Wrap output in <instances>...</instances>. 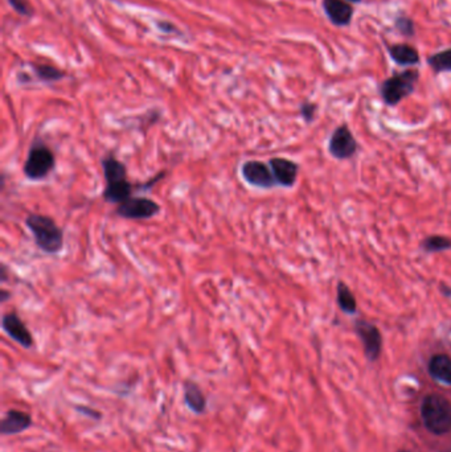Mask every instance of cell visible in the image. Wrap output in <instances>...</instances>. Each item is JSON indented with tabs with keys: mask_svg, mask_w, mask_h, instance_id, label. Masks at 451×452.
<instances>
[{
	"mask_svg": "<svg viewBox=\"0 0 451 452\" xmlns=\"http://www.w3.org/2000/svg\"><path fill=\"white\" fill-rule=\"evenodd\" d=\"M25 226L32 233L37 247L49 256L59 254L64 247V231L52 217L31 213L25 219Z\"/></svg>",
	"mask_w": 451,
	"mask_h": 452,
	"instance_id": "1",
	"label": "cell"
},
{
	"mask_svg": "<svg viewBox=\"0 0 451 452\" xmlns=\"http://www.w3.org/2000/svg\"><path fill=\"white\" fill-rule=\"evenodd\" d=\"M56 168V155L52 148L43 140L36 138L28 150V155L23 166L25 177L32 182H40L48 177L50 172Z\"/></svg>",
	"mask_w": 451,
	"mask_h": 452,
	"instance_id": "2",
	"label": "cell"
},
{
	"mask_svg": "<svg viewBox=\"0 0 451 452\" xmlns=\"http://www.w3.org/2000/svg\"><path fill=\"white\" fill-rule=\"evenodd\" d=\"M421 411L429 431L436 435H443L450 431L451 404L445 397L438 394L427 395L422 402Z\"/></svg>",
	"mask_w": 451,
	"mask_h": 452,
	"instance_id": "3",
	"label": "cell"
},
{
	"mask_svg": "<svg viewBox=\"0 0 451 452\" xmlns=\"http://www.w3.org/2000/svg\"><path fill=\"white\" fill-rule=\"evenodd\" d=\"M420 73L415 69H406L394 73L380 86V94L388 106H396L415 92Z\"/></svg>",
	"mask_w": 451,
	"mask_h": 452,
	"instance_id": "4",
	"label": "cell"
},
{
	"mask_svg": "<svg viewBox=\"0 0 451 452\" xmlns=\"http://www.w3.org/2000/svg\"><path fill=\"white\" fill-rule=\"evenodd\" d=\"M159 212L158 203L145 196H131L115 209V214L126 220H150Z\"/></svg>",
	"mask_w": 451,
	"mask_h": 452,
	"instance_id": "5",
	"label": "cell"
},
{
	"mask_svg": "<svg viewBox=\"0 0 451 452\" xmlns=\"http://www.w3.org/2000/svg\"><path fill=\"white\" fill-rule=\"evenodd\" d=\"M241 175L246 183L261 189H270L278 185L270 166L261 160H248L241 167Z\"/></svg>",
	"mask_w": 451,
	"mask_h": 452,
	"instance_id": "6",
	"label": "cell"
},
{
	"mask_svg": "<svg viewBox=\"0 0 451 452\" xmlns=\"http://www.w3.org/2000/svg\"><path fill=\"white\" fill-rule=\"evenodd\" d=\"M329 154L338 160L351 159L357 151V142L347 124L339 126L329 138Z\"/></svg>",
	"mask_w": 451,
	"mask_h": 452,
	"instance_id": "7",
	"label": "cell"
},
{
	"mask_svg": "<svg viewBox=\"0 0 451 452\" xmlns=\"http://www.w3.org/2000/svg\"><path fill=\"white\" fill-rule=\"evenodd\" d=\"M355 330L363 342L364 353L369 361H376L382 348V336L378 327L366 320H357Z\"/></svg>",
	"mask_w": 451,
	"mask_h": 452,
	"instance_id": "8",
	"label": "cell"
},
{
	"mask_svg": "<svg viewBox=\"0 0 451 452\" xmlns=\"http://www.w3.org/2000/svg\"><path fill=\"white\" fill-rule=\"evenodd\" d=\"M1 328L13 339V342H17L23 348H32L34 345V336L25 326L24 321L16 312H7L1 318Z\"/></svg>",
	"mask_w": 451,
	"mask_h": 452,
	"instance_id": "9",
	"label": "cell"
},
{
	"mask_svg": "<svg viewBox=\"0 0 451 452\" xmlns=\"http://www.w3.org/2000/svg\"><path fill=\"white\" fill-rule=\"evenodd\" d=\"M269 166L275 177V182L280 187L292 188L296 183L299 166L293 160L286 158H273L269 161Z\"/></svg>",
	"mask_w": 451,
	"mask_h": 452,
	"instance_id": "10",
	"label": "cell"
},
{
	"mask_svg": "<svg viewBox=\"0 0 451 452\" xmlns=\"http://www.w3.org/2000/svg\"><path fill=\"white\" fill-rule=\"evenodd\" d=\"M136 188L138 187H135L127 176L120 177L111 182H106V187L102 192V198L109 204L120 205L133 196V192Z\"/></svg>",
	"mask_w": 451,
	"mask_h": 452,
	"instance_id": "11",
	"label": "cell"
},
{
	"mask_svg": "<svg viewBox=\"0 0 451 452\" xmlns=\"http://www.w3.org/2000/svg\"><path fill=\"white\" fill-rule=\"evenodd\" d=\"M323 10L329 22L336 27L350 24L354 17V7L345 0H323Z\"/></svg>",
	"mask_w": 451,
	"mask_h": 452,
	"instance_id": "12",
	"label": "cell"
},
{
	"mask_svg": "<svg viewBox=\"0 0 451 452\" xmlns=\"http://www.w3.org/2000/svg\"><path fill=\"white\" fill-rule=\"evenodd\" d=\"M32 425V419L28 414L19 410H10L7 413V416L1 422V434L3 435H13L23 432L27 428Z\"/></svg>",
	"mask_w": 451,
	"mask_h": 452,
	"instance_id": "13",
	"label": "cell"
},
{
	"mask_svg": "<svg viewBox=\"0 0 451 452\" xmlns=\"http://www.w3.org/2000/svg\"><path fill=\"white\" fill-rule=\"evenodd\" d=\"M390 59L401 66H415L420 64L417 49L409 44H394L388 47Z\"/></svg>",
	"mask_w": 451,
	"mask_h": 452,
	"instance_id": "14",
	"label": "cell"
},
{
	"mask_svg": "<svg viewBox=\"0 0 451 452\" xmlns=\"http://www.w3.org/2000/svg\"><path fill=\"white\" fill-rule=\"evenodd\" d=\"M429 373L439 382L451 385V357L448 355L433 356L429 361Z\"/></svg>",
	"mask_w": 451,
	"mask_h": 452,
	"instance_id": "15",
	"label": "cell"
},
{
	"mask_svg": "<svg viewBox=\"0 0 451 452\" xmlns=\"http://www.w3.org/2000/svg\"><path fill=\"white\" fill-rule=\"evenodd\" d=\"M184 400H185L187 406L196 414L204 413V410L207 407V400H206L203 391L194 382H187L185 384V386H184Z\"/></svg>",
	"mask_w": 451,
	"mask_h": 452,
	"instance_id": "16",
	"label": "cell"
},
{
	"mask_svg": "<svg viewBox=\"0 0 451 452\" xmlns=\"http://www.w3.org/2000/svg\"><path fill=\"white\" fill-rule=\"evenodd\" d=\"M336 299H338V306L344 314L354 315L355 312L357 311L356 298H355L352 291L350 290V287L344 282H339V284H338Z\"/></svg>",
	"mask_w": 451,
	"mask_h": 452,
	"instance_id": "17",
	"label": "cell"
},
{
	"mask_svg": "<svg viewBox=\"0 0 451 452\" xmlns=\"http://www.w3.org/2000/svg\"><path fill=\"white\" fill-rule=\"evenodd\" d=\"M421 249L427 254L451 250V238L445 235H427L421 242Z\"/></svg>",
	"mask_w": 451,
	"mask_h": 452,
	"instance_id": "18",
	"label": "cell"
},
{
	"mask_svg": "<svg viewBox=\"0 0 451 452\" xmlns=\"http://www.w3.org/2000/svg\"><path fill=\"white\" fill-rule=\"evenodd\" d=\"M427 65L436 73H445L451 72V48L445 49L437 52L427 57Z\"/></svg>",
	"mask_w": 451,
	"mask_h": 452,
	"instance_id": "19",
	"label": "cell"
},
{
	"mask_svg": "<svg viewBox=\"0 0 451 452\" xmlns=\"http://www.w3.org/2000/svg\"><path fill=\"white\" fill-rule=\"evenodd\" d=\"M35 73H36L37 77L43 81H47V82H55V81H60L62 78H64L65 73L59 71L57 68L52 66V65H45V64H41V65H35Z\"/></svg>",
	"mask_w": 451,
	"mask_h": 452,
	"instance_id": "20",
	"label": "cell"
},
{
	"mask_svg": "<svg viewBox=\"0 0 451 452\" xmlns=\"http://www.w3.org/2000/svg\"><path fill=\"white\" fill-rule=\"evenodd\" d=\"M397 31L405 37H413L415 35V25L413 20L408 16H399L394 22Z\"/></svg>",
	"mask_w": 451,
	"mask_h": 452,
	"instance_id": "21",
	"label": "cell"
},
{
	"mask_svg": "<svg viewBox=\"0 0 451 452\" xmlns=\"http://www.w3.org/2000/svg\"><path fill=\"white\" fill-rule=\"evenodd\" d=\"M317 105L313 103V102H303L299 108V111H301V115L302 118L305 119V122L311 123L314 119H315V115H317Z\"/></svg>",
	"mask_w": 451,
	"mask_h": 452,
	"instance_id": "22",
	"label": "cell"
},
{
	"mask_svg": "<svg viewBox=\"0 0 451 452\" xmlns=\"http://www.w3.org/2000/svg\"><path fill=\"white\" fill-rule=\"evenodd\" d=\"M10 4L13 6V10L16 13H22L25 16H31L32 15V7L29 6L28 0H8Z\"/></svg>",
	"mask_w": 451,
	"mask_h": 452,
	"instance_id": "23",
	"label": "cell"
},
{
	"mask_svg": "<svg viewBox=\"0 0 451 452\" xmlns=\"http://www.w3.org/2000/svg\"><path fill=\"white\" fill-rule=\"evenodd\" d=\"M77 409H78V410H80V413H83V414H87V416H92L93 418L99 416L94 410H90V409H87V407H77Z\"/></svg>",
	"mask_w": 451,
	"mask_h": 452,
	"instance_id": "24",
	"label": "cell"
},
{
	"mask_svg": "<svg viewBox=\"0 0 451 452\" xmlns=\"http://www.w3.org/2000/svg\"><path fill=\"white\" fill-rule=\"evenodd\" d=\"M8 298H10V293H8L7 290H1V299H0V300H1L3 303H6V302L8 300Z\"/></svg>",
	"mask_w": 451,
	"mask_h": 452,
	"instance_id": "25",
	"label": "cell"
},
{
	"mask_svg": "<svg viewBox=\"0 0 451 452\" xmlns=\"http://www.w3.org/2000/svg\"><path fill=\"white\" fill-rule=\"evenodd\" d=\"M1 281H7V269H6V266H3V269H1Z\"/></svg>",
	"mask_w": 451,
	"mask_h": 452,
	"instance_id": "26",
	"label": "cell"
},
{
	"mask_svg": "<svg viewBox=\"0 0 451 452\" xmlns=\"http://www.w3.org/2000/svg\"><path fill=\"white\" fill-rule=\"evenodd\" d=\"M345 1H348V3H360L361 0H345Z\"/></svg>",
	"mask_w": 451,
	"mask_h": 452,
	"instance_id": "27",
	"label": "cell"
}]
</instances>
